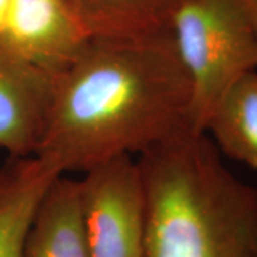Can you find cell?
<instances>
[{"mask_svg": "<svg viewBox=\"0 0 257 257\" xmlns=\"http://www.w3.org/2000/svg\"><path fill=\"white\" fill-rule=\"evenodd\" d=\"M192 87L170 30L92 37L55 76L35 156L59 175L143 155L190 132Z\"/></svg>", "mask_w": 257, "mask_h": 257, "instance_id": "cell-1", "label": "cell"}, {"mask_svg": "<svg viewBox=\"0 0 257 257\" xmlns=\"http://www.w3.org/2000/svg\"><path fill=\"white\" fill-rule=\"evenodd\" d=\"M143 257H257V187L223 163L206 133L186 132L140 155Z\"/></svg>", "mask_w": 257, "mask_h": 257, "instance_id": "cell-2", "label": "cell"}, {"mask_svg": "<svg viewBox=\"0 0 257 257\" xmlns=\"http://www.w3.org/2000/svg\"><path fill=\"white\" fill-rule=\"evenodd\" d=\"M169 30L190 80V126L203 133L224 92L257 70V33L240 0H187Z\"/></svg>", "mask_w": 257, "mask_h": 257, "instance_id": "cell-3", "label": "cell"}, {"mask_svg": "<svg viewBox=\"0 0 257 257\" xmlns=\"http://www.w3.org/2000/svg\"><path fill=\"white\" fill-rule=\"evenodd\" d=\"M79 202L90 257H143L146 194L138 160L119 156L83 172Z\"/></svg>", "mask_w": 257, "mask_h": 257, "instance_id": "cell-4", "label": "cell"}, {"mask_svg": "<svg viewBox=\"0 0 257 257\" xmlns=\"http://www.w3.org/2000/svg\"><path fill=\"white\" fill-rule=\"evenodd\" d=\"M90 39L73 0H10L0 33V40L53 77Z\"/></svg>", "mask_w": 257, "mask_h": 257, "instance_id": "cell-5", "label": "cell"}, {"mask_svg": "<svg viewBox=\"0 0 257 257\" xmlns=\"http://www.w3.org/2000/svg\"><path fill=\"white\" fill-rule=\"evenodd\" d=\"M55 77L0 40V149L35 156L46 126Z\"/></svg>", "mask_w": 257, "mask_h": 257, "instance_id": "cell-6", "label": "cell"}, {"mask_svg": "<svg viewBox=\"0 0 257 257\" xmlns=\"http://www.w3.org/2000/svg\"><path fill=\"white\" fill-rule=\"evenodd\" d=\"M59 176L36 156H9L0 166V257H23L37 207Z\"/></svg>", "mask_w": 257, "mask_h": 257, "instance_id": "cell-7", "label": "cell"}, {"mask_svg": "<svg viewBox=\"0 0 257 257\" xmlns=\"http://www.w3.org/2000/svg\"><path fill=\"white\" fill-rule=\"evenodd\" d=\"M23 257H90L79 202V180L56 177L30 224Z\"/></svg>", "mask_w": 257, "mask_h": 257, "instance_id": "cell-8", "label": "cell"}, {"mask_svg": "<svg viewBox=\"0 0 257 257\" xmlns=\"http://www.w3.org/2000/svg\"><path fill=\"white\" fill-rule=\"evenodd\" d=\"M203 133L220 155L257 172V70L241 76L224 92Z\"/></svg>", "mask_w": 257, "mask_h": 257, "instance_id": "cell-9", "label": "cell"}, {"mask_svg": "<svg viewBox=\"0 0 257 257\" xmlns=\"http://www.w3.org/2000/svg\"><path fill=\"white\" fill-rule=\"evenodd\" d=\"M187 0H73L92 37H138L167 32Z\"/></svg>", "mask_w": 257, "mask_h": 257, "instance_id": "cell-10", "label": "cell"}, {"mask_svg": "<svg viewBox=\"0 0 257 257\" xmlns=\"http://www.w3.org/2000/svg\"><path fill=\"white\" fill-rule=\"evenodd\" d=\"M257 33V0H240Z\"/></svg>", "mask_w": 257, "mask_h": 257, "instance_id": "cell-11", "label": "cell"}, {"mask_svg": "<svg viewBox=\"0 0 257 257\" xmlns=\"http://www.w3.org/2000/svg\"><path fill=\"white\" fill-rule=\"evenodd\" d=\"M10 0H0V33L5 28V22H6V16H8V9H9Z\"/></svg>", "mask_w": 257, "mask_h": 257, "instance_id": "cell-12", "label": "cell"}]
</instances>
